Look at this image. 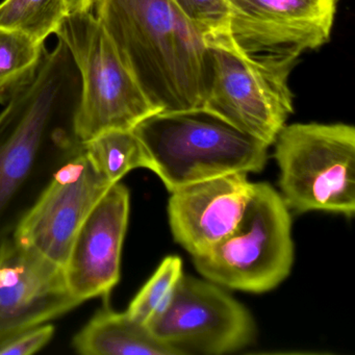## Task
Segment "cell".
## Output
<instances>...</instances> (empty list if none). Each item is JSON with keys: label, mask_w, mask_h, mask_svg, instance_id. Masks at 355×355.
<instances>
[{"label": "cell", "mask_w": 355, "mask_h": 355, "mask_svg": "<svg viewBox=\"0 0 355 355\" xmlns=\"http://www.w3.org/2000/svg\"><path fill=\"white\" fill-rule=\"evenodd\" d=\"M82 96L78 66L59 40L30 82L0 114V247L58 170L82 149L76 118Z\"/></svg>", "instance_id": "6da1fadb"}, {"label": "cell", "mask_w": 355, "mask_h": 355, "mask_svg": "<svg viewBox=\"0 0 355 355\" xmlns=\"http://www.w3.org/2000/svg\"><path fill=\"white\" fill-rule=\"evenodd\" d=\"M95 17L159 113L202 109L207 39L173 0H94Z\"/></svg>", "instance_id": "7a4b0ae2"}, {"label": "cell", "mask_w": 355, "mask_h": 355, "mask_svg": "<svg viewBox=\"0 0 355 355\" xmlns=\"http://www.w3.org/2000/svg\"><path fill=\"white\" fill-rule=\"evenodd\" d=\"M151 171L170 193L234 173H259L269 146L205 109L155 113L137 124Z\"/></svg>", "instance_id": "3957f363"}, {"label": "cell", "mask_w": 355, "mask_h": 355, "mask_svg": "<svg viewBox=\"0 0 355 355\" xmlns=\"http://www.w3.org/2000/svg\"><path fill=\"white\" fill-rule=\"evenodd\" d=\"M273 144L282 197L298 214L355 211V128L345 123L284 125Z\"/></svg>", "instance_id": "277c9868"}, {"label": "cell", "mask_w": 355, "mask_h": 355, "mask_svg": "<svg viewBox=\"0 0 355 355\" xmlns=\"http://www.w3.org/2000/svg\"><path fill=\"white\" fill-rule=\"evenodd\" d=\"M193 261L203 277L232 290L259 294L279 286L294 263L292 218L282 195L269 184H255L236 228Z\"/></svg>", "instance_id": "5b68a950"}, {"label": "cell", "mask_w": 355, "mask_h": 355, "mask_svg": "<svg viewBox=\"0 0 355 355\" xmlns=\"http://www.w3.org/2000/svg\"><path fill=\"white\" fill-rule=\"evenodd\" d=\"M55 35L69 49L82 80L76 118L80 142L107 130H134L159 113L122 63L92 10L68 14Z\"/></svg>", "instance_id": "8992f818"}, {"label": "cell", "mask_w": 355, "mask_h": 355, "mask_svg": "<svg viewBox=\"0 0 355 355\" xmlns=\"http://www.w3.org/2000/svg\"><path fill=\"white\" fill-rule=\"evenodd\" d=\"M209 82L202 109L271 146L294 112L288 76L296 64L243 55L230 40L209 43Z\"/></svg>", "instance_id": "52a82bcc"}, {"label": "cell", "mask_w": 355, "mask_h": 355, "mask_svg": "<svg viewBox=\"0 0 355 355\" xmlns=\"http://www.w3.org/2000/svg\"><path fill=\"white\" fill-rule=\"evenodd\" d=\"M228 40L261 61L297 63L329 40L336 0H226Z\"/></svg>", "instance_id": "ba28073f"}, {"label": "cell", "mask_w": 355, "mask_h": 355, "mask_svg": "<svg viewBox=\"0 0 355 355\" xmlns=\"http://www.w3.org/2000/svg\"><path fill=\"white\" fill-rule=\"evenodd\" d=\"M148 327L184 355L236 352L248 346L255 336L254 321L244 305L214 282L186 275Z\"/></svg>", "instance_id": "9c48e42d"}, {"label": "cell", "mask_w": 355, "mask_h": 355, "mask_svg": "<svg viewBox=\"0 0 355 355\" xmlns=\"http://www.w3.org/2000/svg\"><path fill=\"white\" fill-rule=\"evenodd\" d=\"M112 184L83 146L58 170L13 239L64 267L80 226Z\"/></svg>", "instance_id": "30bf717a"}, {"label": "cell", "mask_w": 355, "mask_h": 355, "mask_svg": "<svg viewBox=\"0 0 355 355\" xmlns=\"http://www.w3.org/2000/svg\"><path fill=\"white\" fill-rule=\"evenodd\" d=\"M82 303L61 265L13 238L0 247V343Z\"/></svg>", "instance_id": "8fae6325"}, {"label": "cell", "mask_w": 355, "mask_h": 355, "mask_svg": "<svg viewBox=\"0 0 355 355\" xmlns=\"http://www.w3.org/2000/svg\"><path fill=\"white\" fill-rule=\"evenodd\" d=\"M130 207V191L116 182L80 226L64 270L70 290L82 302L107 297L119 282Z\"/></svg>", "instance_id": "7c38bea8"}, {"label": "cell", "mask_w": 355, "mask_h": 355, "mask_svg": "<svg viewBox=\"0 0 355 355\" xmlns=\"http://www.w3.org/2000/svg\"><path fill=\"white\" fill-rule=\"evenodd\" d=\"M254 191L247 173L228 174L173 191L168 217L174 240L193 257L209 252L238 225Z\"/></svg>", "instance_id": "4fadbf2b"}, {"label": "cell", "mask_w": 355, "mask_h": 355, "mask_svg": "<svg viewBox=\"0 0 355 355\" xmlns=\"http://www.w3.org/2000/svg\"><path fill=\"white\" fill-rule=\"evenodd\" d=\"M73 346L84 355H184L128 311L110 309H101L74 336Z\"/></svg>", "instance_id": "5bb4252c"}, {"label": "cell", "mask_w": 355, "mask_h": 355, "mask_svg": "<svg viewBox=\"0 0 355 355\" xmlns=\"http://www.w3.org/2000/svg\"><path fill=\"white\" fill-rule=\"evenodd\" d=\"M84 151L97 171L111 184L138 168L151 170L144 145L134 130H113L84 143Z\"/></svg>", "instance_id": "9a60e30c"}, {"label": "cell", "mask_w": 355, "mask_h": 355, "mask_svg": "<svg viewBox=\"0 0 355 355\" xmlns=\"http://www.w3.org/2000/svg\"><path fill=\"white\" fill-rule=\"evenodd\" d=\"M44 49L22 33L0 28V103L32 80Z\"/></svg>", "instance_id": "2e32d148"}, {"label": "cell", "mask_w": 355, "mask_h": 355, "mask_svg": "<svg viewBox=\"0 0 355 355\" xmlns=\"http://www.w3.org/2000/svg\"><path fill=\"white\" fill-rule=\"evenodd\" d=\"M68 14L66 0H5L0 3V28L22 33L44 44Z\"/></svg>", "instance_id": "e0dca14e"}, {"label": "cell", "mask_w": 355, "mask_h": 355, "mask_svg": "<svg viewBox=\"0 0 355 355\" xmlns=\"http://www.w3.org/2000/svg\"><path fill=\"white\" fill-rule=\"evenodd\" d=\"M182 275V259L175 255L165 257L132 299L126 311L141 323L148 326L167 305Z\"/></svg>", "instance_id": "ac0fdd59"}, {"label": "cell", "mask_w": 355, "mask_h": 355, "mask_svg": "<svg viewBox=\"0 0 355 355\" xmlns=\"http://www.w3.org/2000/svg\"><path fill=\"white\" fill-rule=\"evenodd\" d=\"M55 334L51 324H42L0 343V355H31L44 348Z\"/></svg>", "instance_id": "d6986e66"}, {"label": "cell", "mask_w": 355, "mask_h": 355, "mask_svg": "<svg viewBox=\"0 0 355 355\" xmlns=\"http://www.w3.org/2000/svg\"><path fill=\"white\" fill-rule=\"evenodd\" d=\"M68 12L91 11L94 5V0H66Z\"/></svg>", "instance_id": "ffe728a7"}]
</instances>
